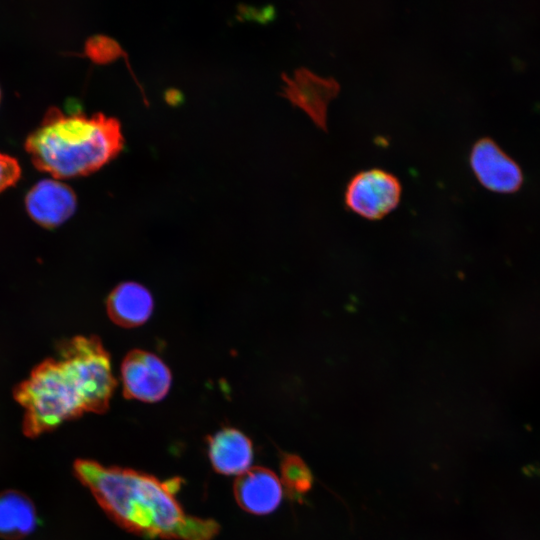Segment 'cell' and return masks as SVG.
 <instances>
[{
  "instance_id": "obj_6",
  "label": "cell",
  "mask_w": 540,
  "mask_h": 540,
  "mask_svg": "<svg viewBox=\"0 0 540 540\" xmlns=\"http://www.w3.org/2000/svg\"><path fill=\"white\" fill-rule=\"evenodd\" d=\"M469 161L480 183L492 191L513 192L522 184L520 166L489 137L474 143Z\"/></svg>"
},
{
  "instance_id": "obj_14",
  "label": "cell",
  "mask_w": 540,
  "mask_h": 540,
  "mask_svg": "<svg viewBox=\"0 0 540 540\" xmlns=\"http://www.w3.org/2000/svg\"><path fill=\"white\" fill-rule=\"evenodd\" d=\"M87 54L94 61L110 62L118 58L122 50L120 46L110 38L97 36L87 42Z\"/></svg>"
},
{
  "instance_id": "obj_10",
  "label": "cell",
  "mask_w": 540,
  "mask_h": 540,
  "mask_svg": "<svg viewBox=\"0 0 540 540\" xmlns=\"http://www.w3.org/2000/svg\"><path fill=\"white\" fill-rule=\"evenodd\" d=\"M209 460L216 472L238 475L250 469L253 461L251 440L240 430L225 427L207 440Z\"/></svg>"
},
{
  "instance_id": "obj_2",
  "label": "cell",
  "mask_w": 540,
  "mask_h": 540,
  "mask_svg": "<svg viewBox=\"0 0 540 540\" xmlns=\"http://www.w3.org/2000/svg\"><path fill=\"white\" fill-rule=\"evenodd\" d=\"M74 473L102 509L122 528L148 538L213 540L219 525L212 519L192 516L176 499L178 478H158L93 460L74 463Z\"/></svg>"
},
{
  "instance_id": "obj_13",
  "label": "cell",
  "mask_w": 540,
  "mask_h": 540,
  "mask_svg": "<svg viewBox=\"0 0 540 540\" xmlns=\"http://www.w3.org/2000/svg\"><path fill=\"white\" fill-rule=\"evenodd\" d=\"M280 471L283 490L292 500L302 501L313 485V475L307 464L295 454H284Z\"/></svg>"
},
{
  "instance_id": "obj_1",
  "label": "cell",
  "mask_w": 540,
  "mask_h": 540,
  "mask_svg": "<svg viewBox=\"0 0 540 540\" xmlns=\"http://www.w3.org/2000/svg\"><path fill=\"white\" fill-rule=\"evenodd\" d=\"M116 386L109 353L97 336L66 340L56 357L39 363L14 390L24 409V434L37 437L85 412H106Z\"/></svg>"
},
{
  "instance_id": "obj_16",
  "label": "cell",
  "mask_w": 540,
  "mask_h": 540,
  "mask_svg": "<svg viewBox=\"0 0 540 540\" xmlns=\"http://www.w3.org/2000/svg\"><path fill=\"white\" fill-rule=\"evenodd\" d=\"M0 100H1V90H0Z\"/></svg>"
},
{
  "instance_id": "obj_8",
  "label": "cell",
  "mask_w": 540,
  "mask_h": 540,
  "mask_svg": "<svg viewBox=\"0 0 540 540\" xmlns=\"http://www.w3.org/2000/svg\"><path fill=\"white\" fill-rule=\"evenodd\" d=\"M25 207L35 223L45 228H55L74 214L77 198L68 185L57 179H43L28 191Z\"/></svg>"
},
{
  "instance_id": "obj_7",
  "label": "cell",
  "mask_w": 540,
  "mask_h": 540,
  "mask_svg": "<svg viewBox=\"0 0 540 540\" xmlns=\"http://www.w3.org/2000/svg\"><path fill=\"white\" fill-rule=\"evenodd\" d=\"M282 95L306 112L314 123L326 130V115L329 101L339 91L333 78L319 77L307 68L295 70L292 76L282 75Z\"/></svg>"
},
{
  "instance_id": "obj_9",
  "label": "cell",
  "mask_w": 540,
  "mask_h": 540,
  "mask_svg": "<svg viewBox=\"0 0 540 540\" xmlns=\"http://www.w3.org/2000/svg\"><path fill=\"white\" fill-rule=\"evenodd\" d=\"M233 492L238 505L256 515L275 511L283 497L280 479L264 467H252L238 476Z\"/></svg>"
},
{
  "instance_id": "obj_15",
  "label": "cell",
  "mask_w": 540,
  "mask_h": 540,
  "mask_svg": "<svg viewBox=\"0 0 540 540\" xmlns=\"http://www.w3.org/2000/svg\"><path fill=\"white\" fill-rule=\"evenodd\" d=\"M21 176V167L14 157L0 153V193L15 185Z\"/></svg>"
},
{
  "instance_id": "obj_12",
  "label": "cell",
  "mask_w": 540,
  "mask_h": 540,
  "mask_svg": "<svg viewBox=\"0 0 540 540\" xmlns=\"http://www.w3.org/2000/svg\"><path fill=\"white\" fill-rule=\"evenodd\" d=\"M37 522L36 509L26 495L14 490L0 494V537L23 538L32 533Z\"/></svg>"
},
{
  "instance_id": "obj_4",
  "label": "cell",
  "mask_w": 540,
  "mask_h": 540,
  "mask_svg": "<svg viewBox=\"0 0 540 540\" xmlns=\"http://www.w3.org/2000/svg\"><path fill=\"white\" fill-rule=\"evenodd\" d=\"M401 191V183L394 174L379 168L362 170L347 183L345 203L358 215L377 220L397 207Z\"/></svg>"
},
{
  "instance_id": "obj_5",
  "label": "cell",
  "mask_w": 540,
  "mask_h": 540,
  "mask_svg": "<svg viewBox=\"0 0 540 540\" xmlns=\"http://www.w3.org/2000/svg\"><path fill=\"white\" fill-rule=\"evenodd\" d=\"M121 382L125 398L154 403L168 394L172 375L157 355L134 349L122 361Z\"/></svg>"
},
{
  "instance_id": "obj_11",
  "label": "cell",
  "mask_w": 540,
  "mask_h": 540,
  "mask_svg": "<svg viewBox=\"0 0 540 540\" xmlns=\"http://www.w3.org/2000/svg\"><path fill=\"white\" fill-rule=\"evenodd\" d=\"M153 307L154 301L150 291L133 281L118 284L106 300L109 318L124 328L143 325L152 315Z\"/></svg>"
},
{
  "instance_id": "obj_3",
  "label": "cell",
  "mask_w": 540,
  "mask_h": 540,
  "mask_svg": "<svg viewBox=\"0 0 540 540\" xmlns=\"http://www.w3.org/2000/svg\"><path fill=\"white\" fill-rule=\"evenodd\" d=\"M124 140L119 121L105 114H67L50 108L27 137L34 166L55 179L89 175L115 158Z\"/></svg>"
}]
</instances>
